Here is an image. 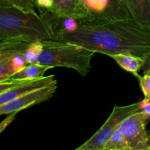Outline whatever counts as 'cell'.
I'll return each mask as SVG.
<instances>
[{"mask_svg": "<svg viewBox=\"0 0 150 150\" xmlns=\"http://www.w3.org/2000/svg\"><path fill=\"white\" fill-rule=\"evenodd\" d=\"M54 40L70 42L109 56L133 54L144 58L150 53V28L132 18L104 23H79L73 32H57Z\"/></svg>", "mask_w": 150, "mask_h": 150, "instance_id": "cell-1", "label": "cell"}, {"mask_svg": "<svg viewBox=\"0 0 150 150\" xmlns=\"http://www.w3.org/2000/svg\"><path fill=\"white\" fill-rule=\"evenodd\" d=\"M54 38L52 25L45 16L36 12L0 6V39H22L32 42Z\"/></svg>", "mask_w": 150, "mask_h": 150, "instance_id": "cell-2", "label": "cell"}, {"mask_svg": "<svg viewBox=\"0 0 150 150\" xmlns=\"http://www.w3.org/2000/svg\"><path fill=\"white\" fill-rule=\"evenodd\" d=\"M95 54L77 44L47 40H42V51L37 63L51 68L61 67L73 69L85 76L91 71Z\"/></svg>", "mask_w": 150, "mask_h": 150, "instance_id": "cell-3", "label": "cell"}, {"mask_svg": "<svg viewBox=\"0 0 150 150\" xmlns=\"http://www.w3.org/2000/svg\"><path fill=\"white\" fill-rule=\"evenodd\" d=\"M84 16L79 23H104L131 18L122 0H81Z\"/></svg>", "mask_w": 150, "mask_h": 150, "instance_id": "cell-4", "label": "cell"}, {"mask_svg": "<svg viewBox=\"0 0 150 150\" xmlns=\"http://www.w3.org/2000/svg\"><path fill=\"white\" fill-rule=\"evenodd\" d=\"M141 111L139 103L114 107L111 115L105 122L102 127L84 144L78 147L76 150H103V147L114 132L120 125L132 114Z\"/></svg>", "mask_w": 150, "mask_h": 150, "instance_id": "cell-5", "label": "cell"}, {"mask_svg": "<svg viewBox=\"0 0 150 150\" xmlns=\"http://www.w3.org/2000/svg\"><path fill=\"white\" fill-rule=\"evenodd\" d=\"M149 117L142 111L132 114L120 125L130 150L150 147V133L146 125Z\"/></svg>", "mask_w": 150, "mask_h": 150, "instance_id": "cell-6", "label": "cell"}, {"mask_svg": "<svg viewBox=\"0 0 150 150\" xmlns=\"http://www.w3.org/2000/svg\"><path fill=\"white\" fill-rule=\"evenodd\" d=\"M57 89V81L21 95L10 102L0 105V116L19 112L23 109L48 100Z\"/></svg>", "mask_w": 150, "mask_h": 150, "instance_id": "cell-7", "label": "cell"}, {"mask_svg": "<svg viewBox=\"0 0 150 150\" xmlns=\"http://www.w3.org/2000/svg\"><path fill=\"white\" fill-rule=\"evenodd\" d=\"M56 81H57V79H55L52 75L35 80L26 81L21 84L10 88L0 94V105L7 103L28 92L48 86Z\"/></svg>", "mask_w": 150, "mask_h": 150, "instance_id": "cell-8", "label": "cell"}, {"mask_svg": "<svg viewBox=\"0 0 150 150\" xmlns=\"http://www.w3.org/2000/svg\"><path fill=\"white\" fill-rule=\"evenodd\" d=\"M52 7L49 11L57 18H73L81 21L84 16L81 0H52Z\"/></svg>", "mask_w": 150, "mask_h": 150, "instance_id": "cell-9", "label": "cell"}, {"mask_svg": "<svg viewBox=\"0 0 150 150\" xmlns=\"http://www.w3.org/2000/svg\"><path fill=\"white\" fill-rule=\"evenodd\" d=\"M130 16L138 24L150 28V0H122Z\"/></svg>", "mask_w": 150, "mask_h": 150, "instance_id": "cell-10", "label": "cell"}, {"mask_svg": "<svg viewBox=\"0 0 150 150\" xmlns=\"http://www.w3.org/2000/svg\"><path fill=\"white\" fill-rule=\"evenodd\" d=\"M111 58L123 69L138 78L139 72L143 67L144 59L133 54H120L111 56Z\"/></svg>", "mask_w": 150, "mask_h": 150, "instance_id": "cell-11", "label": "cell"}, {"mask_svg": "<svg viewBox=\"0 0 150 150\" xmlns=\"http://www.w3.org/2000/svg\"><path fill=\"white\" fill-rule=\"evenodd\" d=\"M30 42L22 39H0V62L24 53Z\"/></svg>", "mask_w": 150, "mask_h": 150, "instance_id": "cell-12", "label": "cell"}, {"mask_svg": "<svg viewBox=\"0 0 150 150\" xmlns=\"http://www.w3.org/2000/svg\"><path fill=\"white\" fill-rule=\"evenodd\" d=\"M51 69L48 66L40 64L39 63L27 64L20 71L15 73L8 79L13 81H30L44 77L47 70Z\"/></svg>", "mask_w": 150, "mask_h": 150, "instance_id": "cell-13", "label": "cell"}, {"mask_svg": "<svg viewBox=\"0 0 150 150\" xmlns=\"http://www.w3.org/2000/svg\"><path fill=\"white\" fill-rule=\"evenodd\" d=\"M103 150H130L120 127L114 132L108 139L104 146Z\"/></svg>", "mask_w": 150, "mask_h": 150, "instance_id": "cell-14", "label": "cell"}, {"mask_svg": "<svg viewBox=\"0 0 150 150\" xmlns=\"http://www.w3.org/2000/svg\"><path fill=\"white\" fill-rule=\"evenodd\" d=\"M42 51V41L36 40L31 42L23 53L26 64H30L38 62V59Z\"/></svg>", "mask_w": 150, "mask_h": 150, "instance_id": "cell-15", "label": "cell"}, {"mask_svg": "<svg viewBox=\"0 0 150 150\" xmlns=\"http://www.w3.org/2000/svg\"><path fill=\"white\" fill-rule=\"evenodd\" d=\"M0 6L13 7L25 11L36 12L34 0H0Z\"/></svg>", "mask_w": 150, "mask_h": 150, "instance_id": "cell-16", "label": "cell"}, {"mask_svg": "<svg viewBox=\"0 0 150 150\" xmlns=\"http://www.w3.org/2000/svg\"><path fill=\"white\" fill-rule=\"evenodd\" d=\"M142 69L144 70L143 76L139 75L137 79L144 98L150 99V67H143Z\"/></svg>", "mask_w": 150, "mask_h": 150, "instance_id": "cell-17", "label": "cell"}, {"mask_svg": "<svg viewBox=\"0 0 150 150\" xmlns=\"http://www.w3.org/2000/svg\"><path fill=\"white\" fill-rule=\"evenodd\" d=\"M11 57L0 62V81L6 80L15 73L11 64Z\"/></svg>", "mask_w": 150, "mask_h": 150, "instance_id": "cell-18", "label": "cell"}, {"mask_svg": "<svg viewBox=\"0 0 150 150\" xmlns=\"http://www.w3.org/2000/svg\"><path fill=\"white\" fill-rule=\"evenodd\" d=\"M11 64L13 67L14 73L20 71L21 70L27 65L26 62L23 57V53L21 54H17L11 57Z\"/></svg>", "mask_w": 150, "mask_h": 150, "instance_id": "cell-19", "label": "cell"}, {"mask_svg": "<svg viewBox=\"0 0 150 150\" xmlns=\"http://www.w3.org/2000/svg\"><path fill=\"white\" fill-rule=\"evenodd\" d=\"M25 81H13L8 79L6 80L0 81V94L10 88L21 84Z\"/></svg>", "mask_w": 150, "mask_h": 150, "instance_id": "cell-20", "label": "cell"}, {"mask_svg": "<svg viewBox=\"0 0 150 150\" xmlns=\"http://www.w3.org/2000/svg\"><path fill=\"white\" fill-rule=\"evenodd\" d=\"M18 114V112H15V113H12V114H8L7 117L0 123V134L11 124L12 122H13V120H15L16 118V114Z\"/></svg>", "mask_w": 150, "mask_h": 150, "instance_id": "cell-21", "label": "cell"}, {"mask_svg": "<svg viewBox=\"0 0 150 150\" xmlns=\"http://www.w3.org/2000/svg\"><path fill=\"white\" fill-rule=\"evenodd\" d=\"M35 6L41 7L45 10H50L52 7V0H34Z\"/></svg>", "mask_w": 150, "mask_h": 150, "instance_id": "cell-22", "label": "cell"}, {"mask_svg": "<svg viewBox=\"0 0 150 150\" xmlns=\"http://www.w3.org/2000/svg\"><path fill=\"white\" fill-rule=\"evenodd\" d=\"M140 104L141 111L144 113L146 115L150 118V99L149 98H144L142 101L139 102Z\"/></svg>", "mask_w": 150, "mask_h": 150, "instance_id": "cell-23", "label": "cell"}, {"mask_svg": "<svg viewBox=\"0 0 150 150\" xmlns=\"http://www.w3.org/2000/svg\"><path fill=\"white\" fill-rule=\"evenodd\" d=\"M144 64L143 67H150V53L144 57Z\"/></svg>", "mask_w": 150, "mask_h": 150, "instance_id": "cell-24", "label": "cell"}, {"mask_svg": "<svg viewBox=\"0 0 150 150\" xmlns=\"http://www.w3.org/2000/svg\"><path fill=\"white\" fill-rule=\"evenodd\" d=\"M134 150H150V147L144 148V149H134Z\"/></svg>", "mask_w": 150, "mask_h": 150, "instance_id": "cell-25", "label": "cell"}, {"mask_svg": "<svg viewBox=\"0 0 150 150\" xmlns=\"http://www.w3.org/2000/svg\"><path fill=\"white\" fill-rule=\"evenodd\" d=\"M75 150H76V149H75Z\"/></svg>", "mask_w": 150, "mask_h": 150, "instance_id": "cell-26", "label": "cell"}]
</instances>
